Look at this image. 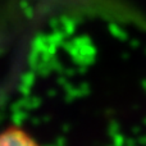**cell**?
I'll use <instances>...</instances> for the list:
<instances>
[{"instance_id":"obj_1","label":"cell","mask_w":146,"mask_h":146,"mask_svg":"<svg viewBox=\"0 0 146 146\" xmlns=\"http://www.w3.org/2000/svg\"><path fill=\"white\" fill-rule=\"evenodd\" d=\"M0 146H38L37 142L23 129L9 127L0 132Z\"/></svg>"}]
</instances>
